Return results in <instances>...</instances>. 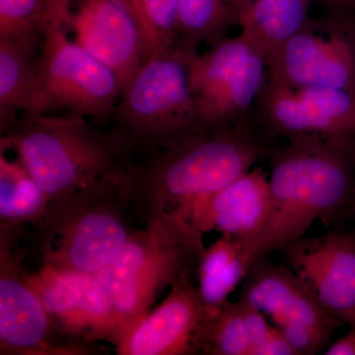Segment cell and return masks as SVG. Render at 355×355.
<instances>
[{
  "label": "cell",
  "instance_id": "cell-1",
  "mask_svg": "<svg viewBox=\"0 0 355 355\" xmlns=\"http://www.w3.org/2000/svg\"><path fill=\"white\" fill-rule=\"evenodd\" d=\"M275 140L253 114L232 125L200 128L133 159L121 196L139 228L191 225L196 203L270 158Z\"/></svg>",
  "mask_w": 355,
  "mask_h": 355
},
{
  "label": "cell",
  "instance_id": "cell-2",
  "mask_svg": "<svg viewBox=\"0 0 355 355\" xmlns=\"http://www.w3.org/2000/svg\"><path fill=\"white\" fill-rule=\"evenodd\" d=\"M270 154L272 207L248 254L252 265L305 236L321 219L338 226L355 190V141L302 135Z\"/></svg>",
  "mask_w": 355,
  "mask_h": 355
},
{
  "label": "cell",
  "instance_id": "cell-3",
  "mask_svg": "<svg viewBox=\"0 0 355 355\" xmlns=\"http://www.w3.org/2000/svg\"><path fill=\"white\" fill-rule=\"evenodd\" d=\"M49 200L101 186L121 187L133 158L112 128L76 116H25L1 135Z\"/></svg>",
  "mask_w": 355,
  "mask_h": 355
},
{
  "label": "cell",
  "instance_id": "cell-4",
  "mask_svg": "<svg viewBox=\"0 0 355 355\" xmlns=\"http://www.w3.org/2000/svg\"><path fill=\"white\" fill-rule=\"evenodd\" d=\"M121 187L101 186L49 202L32 230L44 266L97 275L137 229Z\"/></svg>",
  "mask_w": 355,
  "mask_h": 355
},
{
  "label": "cell",
  "instance_id": "cell-5",
  "mask_svg": "<svg viewBox=\"0 0 355 355\" xmlns=\"http://www.w3.org/2000/svg\"><path fill=\"white\" fill-rule=\"evenodd\" d=\"M178 48L153 51L128 84L109 120L132 158L171 146L200 128L189 65Z\"/></svg>",
  "mask_w": 355,
  "mask_h": 355
},
{
  "label": "cell",
  "instance_id": "cell-6",
  "mask_svg": "<svg viewBox=\"0 0 355 355\" xmlns=\"http://www.w3.org/2000/svg\"><path fill=\"white\" fill-rule=\"evenodd\" d=\"M205 250L203 234L191 225L135 231L112 263L97 275L123 338L148 314L167 287L184 275L197 273Z\"/></svg>",
  "mask_w": 355,
  "mask_h": 355
},
{
  "label": "cell",
  "instance_id": "cell-7",
  "mask_svg": "<svg viewBox=\"0 0 355 355\" xmlns=\"http://www.w3.org/2000/svg\"><path fill=\"white\" fill-rule=\"evenodd\" d=\"M67 33L49 26L38 77L21 114L111 118L123 93L118 77Z\"/></svg>",
  "mask_w": 355,
  "mask_h": 355
},
{
  "label": "cell",
  "instance_id": "cell-8",
  "mask_svg": "<svg viewBox=\"0 0 355 355\" xmlns=\"http://www.w3.org/2000/svg\"><path fill=\"white\" fill-rule=\"evenodd\" d=\"M260 50L240 33L198 53L189 65L200 128L232 125L249 118L266 83Z\"/></svg>",
  "mask_w": 355,
  "mask_h": 355
},
{
  "label": "cell",
  "instance_id": "cell-9",
  "mask_svg": "<svg viewBox=\"0 0 355 355\" xmlns=\"http://www.w3.org/2000/svg\"><path fill=\"white\" fill-rule=\"evenodd\" d=\"M266 80L289 88L333 89L355 96V15L326 13L280 46Z\"/></svg>",
  "mask_w": 355,
  "mask_h": 355
},
{
  "label": "cell",
  "instance_id": "cell-10",
  "mask_svg": "<svg viewBox=\"0 0 355 355\" xmlns=\"http://www.w3.org/2000/svg\"><path fill=\"white\" fill-rule=\"evenodd\" d=\"M263 313L298 355L324 354L343 324L313 300L288 266L258 259L242 282L240 298Z\"/></svg>",
  "mask_w": 355,
  "mask_h": 355
},
{
  "label": "cell",
  "instance_id": "cell-11",
  "mask_svg": "<svg viewBox=\"0 0 355 355\" xmlns=\"http://www.w3.org/2000/svg\"><path fill=\"white\" fill-rule=\"evenodd\" d=\"M25 277L64 343L92 354L96 343L118 345L123 340L120 324L97 275L42 265L37 272H25Z\"/></svg>",
  "mask_w": 355,
  "mask_h": 355
},
{
  "label": "cell",
  "instance_id": "cell-12",
  "mask_svg": "<svg viewBox=\"0 0 355 355\" xmlns=\"http://www.w3.org/2000/svg\"><path fill=\"white\" fill-rule=\"evenodd\" d=\"M253 116L275 139L315 135L355 141V96L345 91L289 88L266 79Z\"/></svg>",
  "mask_w": 355,
  "mask_h": 355
},
{
  "label": "cell",
  "instance_id": "cell-13",
  "mask_svg": "<svg viewBox=\"0 0 355 355\" xmlns=\"http://www.w3.org/2000/svg\"><path fill=\"white\" fill-rule=\"evenodd\" d=\"M279 252L327 314L355 327V228L336 226L314 237L303 236Z\"/></svg>",
  "mask_w": 355,
  "mask_h": 355
},
{
  "label": "cell",
  "instance_id": "cell-14",
  "mask_svg": "<svg viewBox=\"0 0 355 355\" xmlns=\"http://www.w3.org/2000/svg\"><path fill=\"white\" fill-rule=\"evenodd\" d=\"M27 248L0 240V354L86 355L55 333L36 291L28 284L22 261Z\"/></svg>",
  "mask_w": 355,
  "mask_h": 355
},
{
  "label": "cell",
  "instance_id": "cell-15",
  "mask_svg": "<svg viewBox=\"0 0 355 355\" xmlns=\"http://www.w3.org/2000/svg\"><path fill=\"white\" fill-rule=\"evenodd\" d=\"M69 31L116 74L123 93L154 51L133 0H76Z\"/></svg>",
  "mask_w": 355,
  "mask_h": 355
},
{
  "label": "cell",
  "instance_id": "cell-16",
  "mask_svg": "<svg viewBox=\"0 0 355 355\" xmlns=\"http://www.w3.org/2000/svg\"><path fill=\"white\" fill-rule=\"evenodd\" d=\"M197 273L177 280L162 304L149 312L116 345L119 355H196L205 321L198 286Z\"/></svg>",
  "mask_w": 355,
  "mask_h": 355
},
{
  "label": "cell",
  "instance_id": "cell-17",
  "mask_svg": "<svg viewBox=\"0 0 355 355\" xmlns=\"http://www.w3.org/2000/svg\"><path fill=\"white\" fill-rule=\"evenodd\" d=\"M270 207V181L259 166L196 203L190 224L203 235L217 231L225 237L241 240L249 252L265 228Z\"/></svg>",
  "mask_w": 355,
  "mask_h": 355
},
{
  "label": "cell",
  "instance_id": "cell-18",
  "mask_svg": "<svg viewBox=\"0 0 355 355\" xmlns=\"http://www.w3.org/2000/svg\"><path fill=\"white\" fill-rule=\"evenodd\" d=\"M10 149L13 156L0 146V239L20 242L43 218L50 200Z\"/></svg>",
  "mask_w": 355,
  "mask_h": 355
},
{
  "label": "cell",
  "instance_id": "cell-19",
  "mask_svg": "<svg viewBox=\"0 0 355 355\" xmlns=\"http://www.w3.org/2000/svg\"><path fill=\"white\" fill-rule=\"evenodd\" d=\"M315 0H237V26L265 57L266 65L280 46L310 20Z\"/></svg>",
  "mask_w": 355,
  "mask_h": 355
},
{
  "label": "cell",
  "instance_id": "cell-20",
  "mask_svg": "<svg viewBox=\"0 0 355 355\" xmlns=\"http://www.w3.org/2000/svg\"><path fill=\"white\" fill-rule=\"evenodd\" d=\"M252 263L246 243L222 236L205 248L197 268L198 292L207 317H214L246 277Z\"/></svg>",
  "mask_w": 355,
  "mask_h": 355
},
{
  "label": "cell",
  "instance_id": "cell-21",
  "mask_svg": "<svg viewBox=\"0 0 355 355\" xmlns=\"http://www.w3.org/2000/svg\"><path fill=\"white\" fill-rule=\"evenodd\" d=\"M42 49L0 41V135L24 111L38 77Z\"/></svg>",
  "mask_w": 355,
  "mask_h": 355
},
{
  "label": "cell",
  "instance_id": "cell-22",
  "mask_svg": "<svg viewBox=\"0 0 355 355\" xmlns=\"http://www.w3.org/2000/svg\"><path fill=\"white\" fill-rule=\"evenodd\" d=\"M237 26V0H179L177 48L197 55L200 44L209 48L228 37Z\"/></svg>",
  "mask_w": 355,
  "mask_h": 355
},
{
  "label": "cell",
  "instance_id": "cell-23",
  "mask_svg": "<svg viewBox=\"0 0 355 355\" xmlns=\"http://www.w3.org/2000/svg\"><path fill=\"white\" fill-rule=\"evenodd\" d=\"M251 350L252 340L241 300L228 301L203 324L198 340V354L250 355Z\"/></svg>",
  "mask_w": 355,
  "mask_h": 355
},
{
  "label": "cell",
  "instance_id": "cell-24",
  "mask_svg": "<svg viewBox=\"0 0 355 355\" xmlns=\"http://www.w3.org/2000/svg\"><path fill=\"white\" fill-rule=\"evenodd\" d=\"M49 26L40 0H0V41L42 49Z\"/></svg>",
  "mask_w": 355,
  "mask_h": 355
},
{
  "label": "cell",
  "instance_id": "cell-25",
  "mask_svg": "<svg viewBox=\"0 0 355 355\" xmlns=\"http://www.w3.org/2000/svg\"><path fill=\"white\" fill-rule=\"evenodd\" d=\"M179 0H133L154 51L177 48Z\"/></svg>",
  "mask_w": 355,
  "mask_h": 355
},
{
  "label": "cell",
  "instance_id": "cell-26",
  "mask_svg": "<svg viewBox=\"0 0 355 355\" xmlns=\"http://www.w3.org/2000/svg\"><path fill=\"white\" fill-rule=\"evenodd\" d=\"M48 13L50 26L64 28L69 31L76 0H40Z\"/></svg>",
  "mask_w": 355,
  "mask_h": 355
},
{
  "label": "cell",
  "instance_id": "cell-27",
  "mask_svg": "<svg viewBox=\"0 0 355 355\" xmlns=\"http://www.w3.org/2000/svg\"><path fill=\"white\" fill-rule=\"evenodd\" d=\"M251 355H298L282 331L273 326L268 338L252 350Z\"/></svg>",
  "mask_w": 355,
  "mask_h": 355
},
{
  "label": "cell",
  "instance_id": "cell-28",
  "mask_svg": "<svg viewBox=\"0 0 355 355\" xmlns=\"http://www.w3.org/2000/svg\"><path fill=\"white\" fill-rule=\"evenodd\" d=\"M324 354L355 355V327H349V331L340 340L331 343Z\"/></svg>",
  "mask_w": 355,
  "mask_h": 355
},
{
  "label": "cell",
  "instance_id": "cell-29",
  "mask_svg": "<svg viewBox=\"0 0 355 355\" xmlns=\"http://www.w3.org/2000/svg\"><path fill=\"white\" fill-rule=\"evenodd\" d=\"M322 4L327 13L355 15V0H315Z\"/></svg>",
  "mask_w": 355,
  "mask_h": 355
},
{
  "label": "cell",
  "instance_id": "cell-30",
  "mask_svg": "<svg viewBox=\"0 0 355 355\" xmlns=\"http://www.w3.org/2000/svg\"><path fill=\"white\" fill-rule=\"evenodd\" d=\"M349 222H355V190L349 205L340 216L338 226L345 225V224L349 223Z\"/></svg>",
  "mask_w": 355,
  "mask_h": 355
}]
</instances>
